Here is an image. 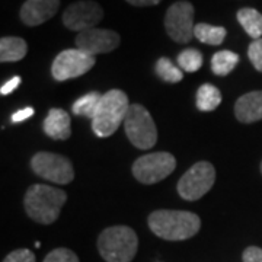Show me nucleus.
<instances>
[{
  "label": "nucleus",
  "instance_id": "1",
  "mask_svg": "<svg viewBox=\"0 0 262 262\" xmlns=\"http://www.w3.org/2000/svg\"><path fill=\"white\" fill-rule=\"evenodd\" d=\"M147 222L150 230L165 241H187L201 227L200 217L184 210H156Z\"/></svg>",
  "mask_w": 262,
  "mask_h": 262
},
{
  "label": "nucleus",
  "instance_id": "2",
  "mask_svg": "<svg viewBox=\"0 0 262 262\" xmlns=\"http://www.w3.org/2000/svg\"><path fill=\"white\" fill-rule=\"evenodd\" d=\"M67 201V194L63 189L48 187L42 184H35L28 188L24 204L25 211L34 222L41 225L54 223L61 208Z\"/></svg>",
  "mask_w": 262,
  "mask_h": 262
},
{
  "label": "nucleus",
  "instance_id": "3",
  "mask_svg": "<svg viewBox=\"0 0 262 262\" xmlns=\"http://www.w3.org/2000/svg\"><path fill=\"white\" fill-rule=\"evenodd\" d=\"M130 110L128 96L120 89H111L102 95L92 118V130L98 137L113 136Z\"/></svg>",
  "mask_w": 262,
  "mask_h": 262
},
{
  "label": "nucleus",
  "instance_id": "4",
  "mask_svg": "<svg viewBox=\"0 0 262 262\" xmlns=\"http://www.w3.org/2000/svg\"><path fill=\"white\" fill-rule=\"evenodd\" d=\"M137 248V234L128 226L108 227L98 237V251L106 262H131Z\"/></svg>",
  "mask_w": 262,
  "mask_h": 262
},
{
  "label": "nucleus",
  "instance_id": "5",
  "mask_svg": "<svg viewBox=\"0 0 262 262\" xmlns=\"http://www.w3.org/2000/svg\"><path fill=\"white\" fill-rule=\"evenodd\" d=\"M124 128L128 140L140 150L151 149L158 141V128L150 113L140 103L130 105L124 120Z\"/></svg>",
  "mask_w": 262,
  "mask_h": 262
},
{
  "label": "nucleus",
  "instance_id": "6",
  "mask_svg": "<svg viewBox=\"0 0 262 262\" xmlns=\"http://www.w3.org/2000/svg\"><path fill=\"white\" fill-rule=\"evenodd\" d=\"M177 168V159L168 151H156L144 155L134 162L133 175L141 184H158Z\"/></svg>",
  "mask_w": 262,
  "mask_h": 262
},
{
  "label": "nucleus",
  "instance_id": "7",
  "mask_svg": "<svg viewBox=\"0 0 262 262\" xmlns=\"http://www.w3.org/2000/svg\"><path fill=\"white\" fill-rule=\"evenodd\" d=\"M215 169L210 162H196L181 177L178 194L187 201H196L213 188Z\"/></svg>",
  "mask_w": 262,
  "mask_h": 262
},
{
  "label": "nucleus",
  "instance_id": "8",
  "mask_svg": "<svg viewBox=\"0 0 262 262\" xmlns=\"http://www.w3.org/2000/svg\"><path fill=\"white\" fill-rule=\"evenodd\" d=\"M31 168L38 177L51 181L58 185H66L75 179V169L72 162L50 151H39L31 159Z\"/></svg>",
  "mask_w": 262,
  "mask_h": 262
},
{
  "label": "nucleus",
  "instance_id": "9",
  "mask_svg": "<svg viewBox=\"0 0 262 262\" xmlns=\"http://www.w3.org/2000/svg\"><path fill=\"white\" fill-rule=\"evenodd\" d=\"M165 28L168 35L175 42L187 44L194 35V6L185 2L179 0L173 3L166 12L165 16Z\"/></svg>",
  "mask_w": 262,
  "mask_h": 262
},
{
  "label": "nucleus",
  "instance_id": "10",
  "mask_svg": "<svg viewBox=\"0 0 262 262\" xmlns=\"http://www.w3.org/2000/svg\"><path fill=\"white\" fill-rule=\"evenodd\" d=\"M95 57L79 48L61 51L51 66V73L57 82H64L88 73L95 66Z\"/></svg>",
  "mask_w": 262,
  "mask_h": 262
},
{
  "label": "nucleus",
  "instance_id": "11",
  "mask_svg": "<svg viewBox=\"0 0 262 262\" xmlns=\"http://www.w3.org/2000/svg\"><path fill=\"white\" fill-rule=\"evenodd\" d=\"M103 18V10L94 0H80L70 5L63 13V24L67 29L82 32L95 28Z\"/></svg>",
  "mask_w": 262,
  "mask_h": 262
},
{
  "label": "nucleus",
  "instance_id": "12",
  "mask_svg": "<svg viewBox=\"0 0 262 262\" xmlns=\"http://www.w3.org/2000/svg\"><path fill=\"white\" fill-rule=\"evenodd\" d=\"M120 42H121V38L115 31L101 28L82 31L76 35L75 39L76 48L94 57L98 54L111 53L120 46Z\"/></svg>",
  "mask_w": 262,
  "mask_h": 262
},
{
  "label": "nucleus",
  "instance_id": "13",
  "mask_svg": "<svg viewBox=\"0 0 262 262\" xmlns=\"http://www.w3.org/2000/svg\"><path fill=\"white\" fill-rule=\"evenodd\" d=\"M60 8V0H27L20 8V20L28 27H37L51 19Z\"/></svg>",
  "mask_w": 262,
  "mask_h": 262
},
{
  "label": "nucleus",
  "instance_id": "14",
  "mask_svg": "<svg viewBox=\"0 0 262 262\" xmlns=\"http://www.w3.org/2000/svg\"><path fill=\"white\" fill-rule=\"evenodd\" d=\"M234 115L239 121L245 124L262 120V91L242 95L236 101Z\"/></svg>",
  "mask_w": 262,
  "mask_h": 262
},
{
  "label": "nucleus",
  "instance_id": "15",
  "mask_svg": "<svg viewBox=\"0 0 262 262\" xmlns=\"http://www.w3.org/2000/svg\"><path fill=\"white\" fill-rule=\"evenodd\" d=\"M44 133L54 140H67L72 134V120L64 110L53 108L44 120Z\"/></svg>",
  "mask_w": 262,
  "mask_h": 262
},
{
  "label": "nucleus",
  "instance_id": "16",
  "mask_svg": "<svg viewBox=\"0 0 262 262\" xmlns=\"http://www.w3.org/2000/svg\"><path fill=\"white\" fill-rule=\"evenodd\" d=\"M27 41L19 37H3L0 39V61H19L27 56Z\"/></svg>",
  "mask_w": 262,
  "mask_h": 262
},
{
  "label": "nucleus",
  "instance_id": "17",
  "mask_svg": "<svg viewBox=\"0 0 262 262\" xmlns=\"http://www.w3.org/2000/svg\"><path fill=\"white\" fill-rule=\"evenodd\" d=\"M236 16L249 37L253 39H259L262 37V15L258 10L252 8H244L237 10Z\"/></svg>",
  "mask_w": 262,
  "mask_h": 262
},
{
  "label": "nucleus",
  "instance_id": "18",
  "mask_svg": "<svg viewBox=\"0 0 262 262\" xmlns=\"http://www.w3.org/2000/svg\"><path fill=\"white\" fill-rule=\"evenodd\" d=\"M222 102V94L220 91L210 83L201 84L196 91V108L200 111L210 113L214 111L215 108Z\"/></svg>",
  "mask_w": 262,
  "mask_h": 262
},
{
  "label": "nucleus",
  "instance_id": "19",
  "mask_svg": "<svg viewBox=\"0 0 262 262\" xmlns=\"http://www.w3.org/2000/svg\"><path fill=\"white\" fill-rule=\"evenodd\" d=\"M226 29L223 27H214L210 24H196L194 28V37L208 46H220L226 38Z\"/></svg>",
  "mask_w": 262,
  "mask_h": 262
},
{
  "label": "nucleus",
  "instance_id": "20",
  "mask_svg": "<svg viewBox=\"0 0 262 262\" xmlns=\"http://www.w3.org/2000/svg\"><path fill=\"white\" fill-rule=\"evenodd\" d=\"M237 63H239V56L236 53L229 50H222L215 53L211 58V70L217 76H227Z\"/></svg>",
  "mask_w": 262,
  "mask_h": 262
},
{
  "label": "nucleus",
  "instance_id": "21",
  "mask_svg": "<svg viewBox=\"0 0 262 262\" xmlns=\"http://www.w3.org/2000/svg\"><path fill=\"white\" fill-rule=\"evenodd\" d=\"M102 95L99 92H89V94L83 95L82 98H79L75 103H73V114L79 115V117H84V118H94L96 108L99 105Z\"/></svg>",
  "mask_w": 262,
  "mask_h": 262
},
{
  "label": "nucleus",
  "instance_id": "22",
  "mask_svg": "<svg viewBox=\"0 0 262 262\" xmlns=\"http://www.w3.org/2000/svg\"><path fill=\"white\" fill-rule=\"evenodd\" d=\"M156 73L163 82H168V83H178L184 77V73L166 57H162L158 60Z\"/></svg>",
  "mask_w": 262,
  "mask_h": 262
},
{
  "label": "nucleus",
  "instance_id": "23",
  "mask_svg": "<svg viewBox=\"0 0 262 262\" xmlns=\"http://www.w3.org/2000/svg\"><path fill=\"white\" fill-rule=\"evenodd\" d=\"M178 64L181 66V70L188 73L198 72L203 66V54L195 48L184 50L178 56Z\"/></svg>",
  "mask_w": 262,
  "mask_h": 262
},
{
  "label": "nucleus",
  "instance_id": "24",
  "mask_svg": "<svg viewBox=\"0 0 262 262\" xmlns=\"http://www.w3.org/2000/svg\"><path fill=\"white\" fill-rule=\"evenodd\" d=\"M44 262H79V258L72 249L57 248V249L48 253L44 258Z\"/></svg>",
  "mask_w": 262,
  "mask_h": 262
},
{
  "label": "nucleus",
  "instance_id": "25",
  "mask_svg": "<svg viewBox=\"0 0 262 262\" xmlns=\"http://www.w3.org/2000/svg\"><path fill=\"white\" fill-rule=\"evenodd\" d=\"M248 57L253 67L262 73V38L253 39L251 42V46L248 48Z\"/></svg>",
  "mask_w": 262,
  "mask_h": 262
},
{
  "label": "nucleus",
  "instance_id": "26",
  "mask_svg": "<svg viewBox=\"0 0 262 262\" xmlns=\"http://www.w3.org/2000/svg\"><path fill=\"white\" fill-rule=\"evenodd\" d=\"M3 262H35V255L29 249H16L10 252Z\"/></svg>",
  "mask_w": 262,
  "mask_h": 262
},
{
  "label": "nucleus",
  "instance_id": "27",
  "mask_svg": "<svg viewBox=\"0 0 262 262\" xmlns=\"http://www.w3.org/2000/svg\"><path fill=\"white\" fill-rule=\"evenodd\" d=\"M244 262H262V249L258 246H249L242 255Z\"/></svg>",
  "mask_w": 262,
  "mask_h": 262
},
{
  "label": "nucleus",
  "instance_id": "28",
  "mask_svg": "<svg viewBox=\"0 0 262 262\" xmlns=\"http://www.w3.org/2000/svg\"><path fill=\"white\" fill-rule=\"evenodd\" d=\"M19 84H20V77H19V76L12 77V79L8 80L6 83L2 84V88H0V95H2V96H6V95L12 94V92L18 88Z\"/></svg>",
  "mask_w": 262,
  "mask_h": 262
},
{
  "label": "nucleus",
  "instance_id": "29",
  "mask_svg": "<svg viewBox=\"0 0 262 262\" xmlns=\"http://www.w3.org/2000/svg\"><path fill=\"white\" fill-rule=\"evenodd\" d=\"M34 115V108H24V110H20L18 113H15L12 115V122H22L25 121V120H28Z\"/></svg>",
  "mask_w": 262,
  "mask_h": 262
},
{
  "label": "nucleus",
  "instance_id": "30",
  "mask_svg": "<svg viewBox=\"0 0 262 262\" xmlns=\"http://www.w3.org/2000/svg\"><path fill=\"white\" fill-rule=\"evenodd\" d=\"M133 6H153L158 5L162 0H127Z\"/></svg>",
  "mask_w": 262,
  "mask_h": 262
},
{
  "label": "nucleus",
  "instance_id": "31",
  "mask_svg": "<svg viewBox=\"0 0 262 262\" xmlns=\"http://www.w3.org/2000/svg\"><path fill=\"white\" fill-rule=\"evenodd\" d=\"M261 172H262V163H261Z\"/></svg>",
  "mask_w": 262,
  "mask_h": 262
}]
</instances>
